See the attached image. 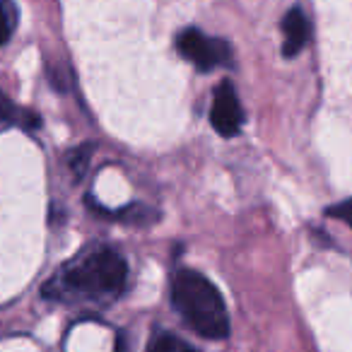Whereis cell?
I'll return each instance as SVG.
<instances>
[{
    "instance_id": "cell-7",
    "label": "cell",
    "mask_w": 352,
    "mask_h": 352,
    "mask_svg": "<svg viewBox=\"0 0 352 352\" xmlns=\"http://www.w3.org/2000/svg\"><path fill=\"white\" fill-rule=\"evenodd\" d=\"M17 25V12L10 0H0V46L8 44Z\"/></svg>"
},
{
    "instance_id": "cell-9",
    "label": "cell",
    "mask_w": 352,
    "mask_h": 352,
    "mask_svg": "<svg viewBox=\"0 0 352 352\" xmlns=\"http://www.w3.org/2000/svg\"><path fill=\"white\" fill-rule=\"evenodd\" d=\"M15 107H12V102H10V97H8L3 89H0V123H8V121H12L15 118Z\"/></svg>"
},
{
    "instance_id": "cell-4",
    "label": "cell",
    "mask_w": 352,
    "mask_h": 352,
    "mask_svg": "<svg viewBox=\"0 0 352 352\" xmlns=\"http://www.w3.org/2000/svg\"><path fill=\"white\" fill-rule=\"evenodd\" d=\"M210 123L222 138H234L244 126V107L232 82H220L212 92Z\"/></svg>"
},
{
    "instance_id": "cell-6",
    "label": "cell",
    "mask_w": 352,
    "mask_h": 352,
    "mask_svg": "<svg viewBox=\"0 0 352 352\" xmlns=\"http://www.w3.org/2000/svg\"><path fill=\"white\" fill-rule=\"evenodd\" d=\"M147 352H193V347L184 342L182 338L171 336V333H155L150 338Z\"/></svg>"
},
{
    "instance_id": "cell-3",
    "label": "cell",
    "mask_w": 352,
    "mask_h": 352,
    "mask_svg": "<svg viewBox=\"0 0 352 352\" xmlns=\"http://www.w3.org/2000/svg\"><path fill=\"white\" fill-rule=\"evenodd\" d=\"M176 49L191 65H196L201 73H210L215 68L230 63L232 49L225 39L208 36L201 30H184L176 36Z\"/></svg>"
},
{
    "instance_id": "cell-5",
    "label": "cell",
    "mask_w": 352,
    "mask_h": 352,
    "mask_svg": "<svg viewBox=\"0 0 352 352\" xmlns=\"http://www.w3.org/2000/svg\"><path fill=\"white\" fill-rule=\"evenodd\" d=\"M309 41V20L299 8L287 10L283 17V54L285 58H294L304 51Z\"/></svg>"
},
{
    "instance_id": "cell-8",
    "label": "cell",
    "mask_w": 352,
    "mask_h": 352,
    "mask_svg": "<svg viewBox=\"0 0 352 352\" xmlns=\"http://www.w3.org/2000/svg\"><path fill=\"white\" fill-rule=\"evenodd\" d=\"M328 217H336V220L345 222L347 227H352V198L350 201H342L338 206L328 208Z\"/></svg>"
},
{
    "instance_id": "cell-2",
    "label": "cell",
    "mask_w": 352,
    "mask_h": 352,
    "mask_svg": "<svg viewBox=\"0 0 352 352\" xmlns=\"http://www.w3.org/2000/svg\"><path fill=\"white\" fill-rule=\"evenodd\" d=\"M171 302L184 321L203 338L222 340L230 333V314L220 289L198 270L182 268L171 280Z\"/></svg>"
},
{
    "instance_id": "cell-1",
    "label": "cell",
    "mask_w": 352,
    "mask_h": 352,
    "mask_svg": "<svg viewBox=\"0 0 352 352\" xmlns=\"http://www.w3.org/2000/svg\"><path fill=\"white\" fill-rule=\"evenodd\" d=\"M128 283L126 258L116 249H99L75 258L58 278L46 287V297L56 299H80V302H104L118 297Z\"/></svg>"
}]
</instances>
